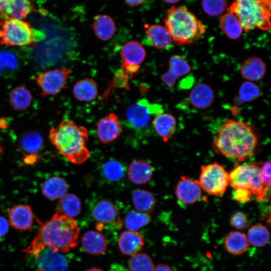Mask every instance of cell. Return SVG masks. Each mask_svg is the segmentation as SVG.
Returning a JSON list of instances; mask_svg holds the SVG:
<instances>
[{
  "label": "cell",
  "instance_id": "cell-41",
  "mask_svg": "<svg viewBox=\"0 0 271 271\" xmlns=\"http://www.w3.org/2000/svg\"><path fill=\"white\" fill-rule=\"evenodd\" d=\"M230 224L236 229H245L249 226L247 216L242 212H236L230 219Z\"/></svg>",
  "mask_w": 271,
  "mask_h": 271
},
{
  "label": "cell",
  "instance_id": "cell-6",
  "mask_svg": "<svg viewBox=\"0 0 271 271\" xmlns=\"http://www.w3.org/2000/svg\"><path fill=\"white\" fill-rule=\"evenodd\" d=\"M261 163L235 166L229 174L230 185L233 189H245L250 191L259 201L267 199L268 188L261 183L259 171Z\"/></svg>",
  "mask_w": 271,
  "mask_h": 271
},
{
  "label": "cell",
  "instance_id": "cell-48",
  "mask_svg": "<svg viewBox=\"0 0 271 271\" xmlns=\"http://www.w3.org/2000/svg\"><path fill=\"white\" fill-rule=\"evenodd\" d=\"M37 157L35 155H28L25 158V162L27 164H31L36 162Z\"/></svg>",
  "mask_w": 271,
  "mask_h": 271
},
{
  "label": "cell",
  "instance_id": "cell-9",
  "mask_svg": "<svg viewBox=\"0 0 271 271\" xmlns=\"http://www.w3.org/2000/svg\"><path fill=\"white\" fill-rule=\"evenodd\" d=\"M164 112L163 107L150 102L146 98L138 100L130 105L125 112V121L130 128L142 129L149 125L153 116Z\"/></svg>",
  "mask_w": 271,
  "mask_h": 271
},
{
  "label": "cell",
  "instance_id": "cell-42",
  "mask_svg": "<svg viewBox=\"0 0 271 271\" xmlns=\"http://www.w3.org/2000/svg\"><path fill=\"white\" fill-rule=\"evenodd\" d=\"M270 162L266 161L261 163L259 171V177L261 184L269 189L270 184Z\"/></svg>",
  "mask_w": 271,
  "mask_h": 271
},
{
  "label": "cell",
  "instance_id": "cell-36",
  "mask_svg": "<svg viewBox=\"0 0 271 271\" xmlns=\"http://www.w3.org/2000/svg\"><path fill=\"white\" fill-rule=\"evenodd\" d=\"M151 221V217L149 214L137 210H130L126 214L124 223L127 230L137 231L148 225Z\"/></svg>",
  "mask_w": 271,
  "mask_h": 271
},
{
  "label": "cell",
  "instance_id": "cell-22",
  "mask_svg": "<svg viewBox=\"0 0 271 271\" xmlns=\"http://www.w3.org/2000/svg\"><path fill=\"white\" fill-rule=\"evenodd\" d=\"M266 67L263 60L256 56L246 59L240 67L241 76L248 81H258L264 76Z\"/></svg>",
  "mask_w": 271,
  "mask_h": 271
},
{
  "label": "cell",
  "instance_id": "cell-15",
  "mask_svg": "<svg viewBox=\"0 0 271 271\" xmlns=\"http://www.w3.org/2000/svg\"><path fill=\"white\" fill-rule=\"evenodd\" d=\"M96 128L98 139L104 144L116 139L122 131L119 118L114 113H110L100 119L96 123Z\"/></svg>",
  "mask_w": 271,
  "mask_h": 271
},
{
  "label": "cell",
  "instance_id": "cell-16",
  "mask_svg": "<svg viewBox=\"0 0 271 271\" xmlns=\"http://www.w3.org/2000/svg\"><path fill=\"white\" fill-rule=\"evenodd\" d=\"M9 222L13 228L20 230L31 228L34 216L31 207L28 204H18L8 209Z\"/></svg>",
  "mask_w": 271,
  "mask_h": 271
},
{
  "label": "cell",
  "instance_id": "cell-11",
  "mask_svg": "<svg viewBox=\"0 0 271 271\" xmlns=\"http://www.w3.org/2000/svg\"><path fill=\"white\" fill-rule=\"evenodd\" d=\"M146 55L145 49L139 42H128L123 45L120 51V57L122 60L120 68L132 78L139 70L140 65L145 59Z\"/></svg>",
  "mask_w": 271,
  "mask_h": 271
},
{
  "label": "cell",
  "instance_id": "cell-25",
  "mask_svg": "<svg viewBox=\"0 0 271 271\" xmlns=\"http://www.w3.org/2000/svg\"><path fill=\"white\" fill-rule=\"evenodd\" d=\"M152 123L157 133L165 142L173 136L176 130V120L174 116L169 113L163 112L156 115Z\"/></svg>",
  "mask_w": 271,
  "mask_h": 271
},
{
  "label": "cell",
  "instance_id": "cell-49",
  "mask_svg": "<svg viewBox=\"0 0 271 271\" xmlns=\"http://www.w3.org/2000/svg\"><path fill=\"white\" fill-rule=\"evenodd\" d=\"M85 271H104L101 268H97V267H91L89 268Z\"/></svg>",
  "mask_w": 271,
  "mask_h": 271
},
{
  "label": "cell",
  "instance_id": "cell-23",
  "mask_svg": "<svg viewBox=\"0 0 271 271\" xmlns=\"http://www.w3.org/2000/svg\"><path fill=\"white\" fill-rule=\"evenodd\" d=\"M146 34L150 44L158 49L170 47L172 38L165 28L160 25H145Z\"/></svg>",
  "mask_w": 271,
  "mask_h": 271
},
{
  "label": "cell",
  "instance_id": "cell-7",
  "mask_svg": "<svg viewBox=\"0 0 271 271\" xmlns=\"http://www.w3.org/2000/svg\"><path fill=\"white\" fill-rule=\"evenodd\" d=\"M34 30L24 20L12 19L0 27V44L7 46L23 47L35 44Z\"/></svg>",
  "mask_w": 271,
  "mask_h": 271
},
{
  "label": "cell",
  "instance_id": "cell-18",
  "mask_svg": "<svg viewBox=\"0 0 271 271\" xmlns=\"http://www.w3.org/2000/svg\"><path fill=\"white\" fill-rule=\"evenodd\" d=\"M117 243L120 251L124 255L130 256L138 253L145 245L143 234L130 230L121 232Z\"/></svg>",
  "mask_w": 271,
  "mask_h": 271
},
{
  "label": "cell",
  "instance_id": "cell-14",
  "mask_svg": "<svg viewBox=\"0 0 271 271\" xmlns=\"http://www.w3.org/2000/svg\"><path fill=\"white\" fill-rule=\"evenodd\" d=\"M202 189L198 180L187 176H182L175 188V194L181 203L190 205L196 203L201 197Z\"/></svg>",
  "mask_w": 271,
  "mask_h": 271
},
{
  "label": "cell",
  "instance_id": "cell-21",
  "mask_svg": "<svg viewBox=\"0 0 271 271\" xmlns=\"http://www.w3.org/2000/svg\"><path fill=\"white\" fill-rule=\"evenodd\" d=\"M119 215V211L114 204L108 199L97 202L92 209L91 215L97 222V227L102 228L104 224L113 222Z\"/></svg>",
  "mask_w": 271,
  "mask_h": 271
},
{
  "label": "cell",
  "instance_id": "cell-28",
  "mask_svg": "<svg viewBox=\"0 0 271 271\" xmlns=\"http://www.w3.org/2000/svg\"><path fill=\"white\" fill-rule=\"evenodd\" d=\"M224 246L230 253L240 255L247 250L249 243L245 233L238 231H233L229 232L226 236Z\"/></svg>",
  "mask_w": 271,
  "mask_h": 271
},
{
  "label": "cell",
  "instance_id": "cell-2",
  "mask_svg": "<svg viewBox=\"0 0 271 271\" xmlns=\"http://www.w3.org/2000/svg\"><path fill=\"white\" fill-rule=\"evenodd\" d=\"M257 143V135L250 125L228 119L218 130L212 148L217 154L244 161L253 154Z\"/></svg>",
  "mask_w": 271,
  "mask_h": 271
},
{
  "label": "cell",
  "instance_id": "cell-19",
  "mask_svg": "<svg viewBox=\"0 0 271 271\" xmlns=\"http://www.w3.org/2000/svg\"><path fill=\"white\" fill-rule=\"evenodd\" d=\"M81 241L83 250L90 255L104 254L107 248L105 237L98 231L88 230L85 232L81 237Z\"/></svg>",
  "mask_w": 271,
  "mask_h": 271
},
{
  "label": "cell",
  "instance_id": "cell-39",
  "mask_svg": "<svg viewBox=\"0 0 271 271\" xmlns=\"http://www.w3.org/2000/svg\"><path fill=\"white\" fill-rule=\"evenodd\" d=\"M204 12L210 16L216 17L227 9V0H202Z\"/></svg>",
  "mask_w": 271,
  "mask_h": 271
},
{
  "label": "cell",
  "instance_id": "cell-32",
  "mask_svg": "<svg viewBox=\"0 0 271 271\" xmlns=\"http://www.w3.org/2000/svg\"><path fill=\"white\" fill-rule=\"evenodd\" d=\"M219 27L225 35L232 40L239 38L243 31L236 16L228 12L221 17L219 20Z\"/></svg>",
  "mask_w": 271,
  "mask_h": 271
},
{
  "label": "cell",
  "instance_id": "cell-46",
  "mask_svg": "<svg viewBox=\"0 0 271 271\" xmlns=\"http://www.w3.org/2000/svg\"><path fill=\"white\" fill-rule=\"evenodd\" d=\"M153 271H173L168 265L164 263H159L155 266Z\"/></svg>",
  "mask_w": 271,
  "mask_h": 271
},
{
  "label": "cell",
  "instance_id": "cell-3",
  "mask_svg": "<svg viewBox=\"0 0 271 271\" xmlns=\"http://www.w3.org/2000/svg\"><path fill=\"white\" fill-rule=\"evenodd\" d=\"M49 139L60 154L73 164H81L89 158L86 146L88 140L87 129L70 120L65 118L57 127L51 128Z\"/></svg>",
  "mask_w": 271,
  "mask_h": 271
},
{
  "label": "cell",
  "instance_id": "cell-17",
  "mask_svg": "<svg viewBox=\"0 0 271 271\" xmlns=\"http://www.w3.org/2000/svg\"><path fill=\"white\" fill-rule=\"evenodd\" d=\"M168 71L161 76L162 81L170 88L172 89L176 80L191 71V67L188 62L181 56H172L169 61Z\"/></svg>",
  "mask_w": 271,
  "mask_h": 271
},
{
  "label": "cell",
  "instance_id": "cell-4",
  "mask_svg": "<svg viewBox=\"0 0 271 271\" xmlns=\"http://www.w3.org/2000/svg\"><path fill=\"white\" fill-rule=\"evenodd\" d=\"M172 40L179 46L199 40L206 32L205 26L186 7H171L164 20Z\"/></svg>",
  "mask_w": 271,
  "mask_h": 271
},
{
  "label": "cell",
  "instance_id": "cell-31",
  "mask_svg": "<svg viewBox=\"0 0 271 271\" xmlns=\"http://www.w3.org/2000/svg\"><path fill=\"white\" fill-rule=\"evenodd\" d=\"M33 100L30 91L23 86H17L13 89L9 95L11 106L16 111H24L31 105Z\"/></svg>",
  "mask_w": 271,
  "mask_h": 271
},
{
  "label": "cell",
  "instance_id": "cell-12",
  "mask_svg": "<svg viewBox=\"0 0 271 271\" xmlns=\"http://www.w3.org/2000/svg\"><path fill=\"white\" fill-rule=\"evenodd\" d=\"M34 9L32 0H0V27L10 20H25Z\"/></svg>",
  "mask_w": 271,
  "mask_h": 271
},
{
  "label": "cell",
  "instance_id": "cell-40",
  "mask_svg": "<svg viewBox=\"0 0 271 271\" xmlns=\"http://www.w3.org/2000/svg\"><path fill=\"white\" fill-rule=\"evenodd\" d=\"M260 94L258 87L254 83L247 81L242 84L239 89V98L242 102H250Z\"/></svg>",
  "mask_w": 271,
  "mask_h": 271
},
{
  "label": "cell",
  "instance_id": "cell-1",
  "mask_svg": "<svg viewBox=\"0 0 271 271\" xmlns=\"http://www.w3.org/2000/svg\"><path fill=\"white\" fill-rule=\"evenodd\" d=\"M80 230L76 221L59 211L42 223L30 245L24 250L28 256L45 248L66 253L77 244Z\"/></svg>",
  "mask_w": 271,
  "mask_h": 271
},
{
  "label": "cell",
  "instance_id": "cell-10",
  "mask_svg": "<svg viewBox=\"0 0 271 271\" xmlns=\"http://www.w3.org/2000/svg\"><path fill=\"white\" fill-rule=\"evenodd\" d=\"M70 72L69 69H55L40 73L32 79L39 86L43 97L55 96L67 88V81Z\"/></svg>",
  "mask_w": 271,
  "mask_h": 271
},
{
  "label": "cell",
  "instance_id": "cell-8",
  "mask_svg": "<svg viewBox=\"0 0 271 271\" xmlns=\"http://www.w3.org/2000/svg\"><path fill=\"white\" fill-rule=\"evenodd\" d=\"M198 181L206 193L221 197L230 185L229 174L222 166L214 162L201 167Z\"/></svg>",
  "mask_w": 271,
  "mask_h": 271
},
{
  "label": "cell",
  "instance_id": "cell-44",
  "mask_svg": "<svg viewBox=\"0 0 271 271\" xmlns=\"http://www.w3.org/2000/svg\"><path fill=\"white\" fill-rule=\"evenodd\" d=\"M131 77L124 70L120 68L116 72L114 76V79L113 80V85L114 86L128 89V80Z\"/></svg>",
  "mask_w": 271,
  "mask_h": 271
},
{
  "label": "cell",
  "instance_id": "cell-20",
  "mask_svg": "<svg viewBox=\"0 0 271 271\" xmlns=\"http://www.w3.org/2000/svg\"><path fill=\"white\" fill-rule=\"evenodd\" d=\"M214 100V93L208 85L200 83L196 85L191 91L188 101L193 108L204 109L210 107Z\"/></svg>",
  "mask_w": 271,
  "mask_h": 271
},
{
  "label": "cell",
  "instance_id": "cell-35",
  "mask_svg": "<svg viewBox=\"0 0 271 271\" xmlns=\"http://www.w3.org/2000/svg\"><path fill=\"white\" fill-rule=\"evenodd\" d=\"M249 244L255 247H263L266 245L270 238L267 228L264 225L256 224L248 230L246 235Z\"/></svg>",
  "mask_w": 271,
  "mask_h": 271
},
{
  "label": "cell",
  "instance_id": "cell-13",
  "mask_svg": "<svg viewBox=\"0 0 271 271\" xmlns=\"http://www.w3.org/2000/svg\"><path fill=\"white\" fill-rule=\"evenodd\" d=\"M36 261L35 271H68V263L62 253L49 248L41 249L34 254Z\"/></svg>",
  "mask_w": 271,
  "mask_h": 271
},
{
  "label": "cell",
  "instance_id": "cell-45",
  "mask_svg": "<svg viewBox=\"0 0 271 271\" xmlns=\"http://www.w3.org/2000/svg\"><path fill=\"white\" fill-rule=\"evenodd\" d=\"M9 230V223L4 217L0 216V237L5 236Z\"/></svg>",
  "mask_w": 271,
  "mask_h": 271
},
{
  "label": "cell",
  "instance_id": "cell-47",
  "mask_svg": "<svg viewBox=\"0 0 271 271\" xmlns=\"http://www.w3.org/2000/svg\"><path fill=\"white\" fill-rule=\"evenodd\" d=\"M146 0H125L126 4L130 7H138L144 3Z\"/></svg>",
  "mask_w": 271,
  "mask_h": 271
},
{
  "label": "cell",
  "instance_id": "cell-26",
  "mask_svg": "<svg viewBox=\"0 0 271 271\" xmlns=\"http://www.w3.org/2000/svg\"><path fill=\"white\" fill-rule=\"evenodd\" d=\"M73 94L74 97L80 101H92L98 94L97 84L92 78L80 80L74 85Z\"/></svg>",
  "mask_w": 271,
  "mask_h": 271
},
{
  "label": "cell",
  "instance_id": "cell-51",
  "mask_svg": "<svg viewBox=\"0 0 271 271\" xmlns=\"http://www.w3.org/2000/svg\"><path fill=\"white\" fill-rule=\"evenodd\" d=\"M3 151V148L0 144V155L2 153Z\"/></svg>",
  "mask_w": 271,
  "mask_h": 271
},
{
  "label": "cell",
  "instance_id": "cell-38",
  "mask_svg": "<svg viewBox=\"0 0 271 271\" xmlns=\"http://www.w3.org/2000/svg\"><path fill=\"white\" fill-rule=\"evenodd\" d=\"M102 174L108 181L116 182L123 177L125 172L123 165L116 160H110L102 167Z\"/></svg>",
  "mask_w": 271,
  "mask_h": 271
},
{
  "label": "cell",
  "instance_id": "cell-33",
  "mask_svg": "<svg viewBox=\"0 0 271 271\" xmlns=\"http://www.w3.org/2000/svg\"><path fill=\"white\" fill-rule=\"evenodd\" d=\"M43 140L40 134L35 131H29L23 134L19 140V145L22 151L27 155H36L42 148Z\"/></svg>",
  "mask_w": 271,
  "mask_h": 271
},
{
  "label": "cell",
  "instance_id": "cell-43",
  "mask_svg": "<svg viewBox=\"0 0 271 271\" xmlns=\"http://www.w3.org/2000/svg\"><path fill=\"white\" fill-rule=\"evenodd\" d=\"M253 196L250 191L245 189H233L232 193V199L240 203L249 202Z\"/></svg>",
  "mask_w": 271,
  "mask_h": 271
},
{
  "label": "cell",
  "instance_id": "cell-29",
  "mask_svg": "<svg viewBox=\"0 0 271 271\" xmlns=\"http://www.w3.org/2000/svg\"><path fill=\"white\" fill-rule=\"evenodd\" d=\"M132 201L137 211L148 214L154 211L157 203V200L151 192L139 189L132 192Z\"/></svg>",
  "mask_w": 271,
  "mask_h": 271
},
{
  "label": "cell",
  "instance_id": "cell-5",
  "mask_svg": "<svg viewBox=\"0 0 271 271\" xmlns=\"http://www.w3.org/2000/svg\"><path fill=\"white\" fill-rule=\"evenodd\" d=\"M270 0H233L227 10L236 16L246 33L255 28L267 31L270 28Z\"/></svg>",
  "mask_w": 271,
  "mask_h": 271
},
{
  "label": "cell",
  "instance_id": "cell-37",
  "mask_svg": "<svg viewBox=\"0 0 271 271\" xmlns=\"http://www.w3.org/2000/svg\"><path fill=\"white\" fill-rule=\"evenodd\" d=\"M130 271H153L155 265L151 257L146 253L138 252L128 261Z\"/></svg>",
  "mask_w": 271,
  "mask_h": 271
},
{
  "label": "cell",
  "instance_id": "cell-30",
  "mask_svg": "<svg viewBox=\"0 0 271 271\" xmlns=\"http://www.w3.org/2000/svg\"><path fill=\"white\" fill-rule=\"evenodd\" d=\"M68 190L66 181L59 177H52L45 181L42 185L43 195L48 199H59L65 195Z\"/></svg>",
  "mask_w": 271,
  "mask_h": 271
},
{
  "label": "cell",
  "instance_id": "cell-34",
  "mask_svg": "<svg viewBox=\"0 0 271 271\" xmlns=\"http://www.w3.org/2000/svg\"><path fill=\"white\" fill-rule=\"evenodd\" d=\"M57 206L59 212L72 218L77 216L81 209L79 198L72 194H65L60 198Z\"/></svg>",
  "mask_w": 271,
  "mask_h": 271
},
{
  "label": "cell",
  "instance_id": "cell-24",
  "mask_svg": "<svg viewBox=\"0 0 271 271\" xmlns=\"http://www.w3.org/2000/svg\"><path fill=\"white\" fill-rule=\"evenodd\" d=\"M153 172V168L148 162L144 160H136L129 164L127 176L132 183L142 185L151 180Z\"/></svg>",
  "mask_w": 271,
  "mask_h": 271
},
{
  "label": "cell",
  "instance_id": "cell-27",
  "mask_svg": "<svg viewBox=\"0 0 271 271\" xmlns=\"http://www.w3.org/2000/svg\"><path fill=\"white\" fill-rule=\"evenodd\" d=\"M93 29L98 38L107 41L113 36L115 25L113 19L109 15H99L94 17Z\"/></svg>",
  "mask_w": 271,
  "mask_h": 271
},
{
  "label": "cell",
  "instance_id": "cell-50",
  "mask_svg": "<svg viewBox=\"0 0 271 271\" xmlns=\"http://www.w3.org/2000/svg\"><path fill=\"white\" fill-rule=\"evenodd\" d=\"M166 3H176L179 2L180 0H163Z\"/></svg>",
  "mask_w": 271,
  "mask_h": 271
}]
</instances>
